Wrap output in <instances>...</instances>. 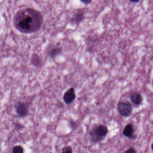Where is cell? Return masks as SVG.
Masks as SVG:
<instances>
[{"instance_id": "1", "label": "cell", "mask_w": 153, "mask_h": 153, "mask_svg": "<svg viewBox=\"0 0 153 153\" xmlns=\"http://www.w3.org/2000/svg\"><path fill=\"white\" fill-rule=\"evenodd\" d=\"M16 29L22 33L32 34L41 28L43 17L40 11L33 8H23L17 11L13 18Z\"/></svg>"}, {"instance_id": "2", "label": "cell", "mask_w": 153, "mask_h": 153, "mask_svg": "<svg viewBox=\"0 0 153 153\" xmlns=\"http://www.w3.org/2000/svg\"><path fill=\"white\" fill-rule=\"evenodd\" d=\"M108 132V128L104 125H99L92 129L89 132L90 136L93 143H99L103 140Z\"/></svg>"}, {"instance_id": "3", "label": "cell", "mask_w": 153, "mask_h": 153, "mask_svg": "<svg viewBox=\"0 0 153 153\" xmlns=\"http://www.w3.org/2000/svg\"><path fill=\"white\" fill-rule=\"evenodd\" d=\"M15 110L17 115L20 118H24L29 113V106L26 102L18 101L15 105Z\"/></svg>"}, {"instance_id": "4", "label": "cell", "mask_w": 153, "mask_h": 153, "mask_svg": "<svg viewBox=\"0 0 153 153\" xmlns=\"http://www.w3.org/2000/svg\"><path fill=\"white\" fill-rule=\"evenodd\" d=\"M76 95L75 88L72 87L67 89L63 96L64 102L66 105H71L76 99Z\"/></svg>"}, {"instance_id": "5", "label": "cell", "mask_w": 153, "mask_h": 153, "mask_svg": "<svg viewBox=\"0 0 153 153\" xmlns=\"http://www.w3.org/2000/svg\"><path fill=\"white\" fill-rule=\"evenodd\" d=\"M118 109L119 113L122 116H128L132 113V106L129 102H119L118 105Z\"/></svg>"}, {"instance_id": "6", "label": "cell", "mask_w": 153, "mask_h": 153, "mask_svg": "<svg viewBox=\"0 0 153 153\" xmlns=\"http://www.w3.org/2000/svg\"><path fill=\"white\" fill-rule=\"evenodd\" d=\"M63 52V48L60 46H54L51 47L47 52V55L51 59L55 58L60 55Z\"/></svg>"}, {"instance_id": "7", "label": "cell", "mask_w": 153, "mask_h": 153, "mask_svg": "<svg viewBox=\"0 0 153 153\" xmlns=\"http://www.w3.org/2000/svg\"><path fill=\"white\" fill-rule=\"evenodd\" d=\"M123 134L124 136L129 138H135L134 135L133 126L132 124H129L126 125L124 128Z\"/></svg>"}, {"instance_id": "8", "label": "cell", "mask_w": 153, "mask_h": 153, "mask_svg": "<svg viewBox=\"0 0 153 153\" xmlns=\"http://www.w3.org/2000/svg\"><path fill=\"white\" fill-rule=\"evenodd\" d=\"M30 62L31 65L35 67L40 68L42 66V60L38 54H33L31 55Z\"/></svg>"}, {"instance_id": "9", "label": "cell", "mask_w": 153, "mask_h": 153, "mask_svg": "<svg viewBox=\"0 0 153 153\" xmlns=\"http://www.w3.org/2000/svg\"><path fill=\"white\" fill-rule=\"evenodd\" d=\"M84 14L83 12L80 11L77 13L75 14L74 15L72 19H71V21L72 23H74L76 24H79L81 22V21L83 20L84 18Z\"/></svg>"}, {"instance_id": "10", "label": "cell", "mask_w": 153, "mask_h": 153, "mask_svg": "<svg viewBox=\"0 0 153 153\" xmlns=\"http://www.w3.org/2000/svg\"><path fill=\"white\" fill-rule=\"evenodd\" d=\"M131 100L135 105H139L142 102V97L138 93L134 92L131 96Z\"/></svg>"}, {"instance_id": "11", "label": "cell", "mask_w": 153, "mask_h": 153, "mask_svg": "<svg viewBox=\"0 0 153 153\" xmlns=\"http://www.w3.org/2000/svg\"><path fill=\"white\" fill-rule=\"evenodd\" d=\"M12 153H24V148L20 145H15L13 147Z\"/></svg>"}, {"instance_id": "12", "label": "cell", "mask_w": 153, "mask_h": 153, "mask_svg": "<svg viewBox=\"0 0 153 153\" xmlns=\"http://www.w3.org/2000/svg\"><path fill=\"white\" fill-rule=\"evenodd\" d=\"M61 153H72V148L71 146H65L62 149Z\"/></svg>"}, {"instance_id": "13", "label": "cell", "mask_w": 153, "mask_h": 153, "mask_svg": "<svg viewBox=\"0 0 153 153\" xmlns=\"http://www.w3.org/2000/svg\"><path fill=\"white\" fill-rule=\"evenodd\" d=\"M124 153H136V151L134 148L133 147H131L129 149L127 150Z\"/></svg>"}, {"instance_id": "14", "label": "cell", "mask_w": 153, "mask_h": 153, "mask_svg": "<svg viewBox=\"0 0 153 153\" xmlns=\"http://www.w3.org/2000/svg\"><path fill=\"white\" fill-rule=\"evenodd\" d=\"M80 1L84 4H86V5H89V4H91L92 2V0H80Z\"/></svg>"}, {"instance_id": "15", "label": "cell", "mask_w": 153, "mask_h": 153, "mask_svg": "<svg viewBox=\"0 0 153 153\" xmlns=\"http://www.w3.org/2000/svg\"><path fill=\"white\" fill-rule=\"evenodd\" d=\"M133 2H138L140 1V0H129Z\"/></svg>"}, {"instance_id": "16", "label": "cell", "mask_w": 153, "mask_h": 153, "mask_svg": "<svg viewBox=\"0 0 153 153\" xmlns=\"http://www.w3.org/2000/svg\"><path fill=\"white\" fill-rule=\"evenodd\" d=\"M151 149L152 150H153V143L151 145Z\"/></svg>"}, {"instance_id": "17", "label": "cell", "mask_w": 153, "mask_h": 153, "mask_svg": "<svg viewBox=\"0 0 153 153\" xmlns=\"http://www.w3.org/2000/svg\"><path fill=\"white\" fill-rule=\"evenodd\" d=\"M152 85H153V80H152Z\"/></svg>"}]
</instances>
